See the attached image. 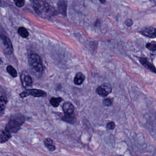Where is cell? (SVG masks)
Masks as SVG:
<instances>
[{
  "mask_svg": "<svg viewBox=\"0 0 156 156\" xmlns=\"http://www.w3.org/2000/svg\"><path fill=\"white\" fill-rule=\"evenodd\" d=\"M103 104L105 106H111L113 104L112 99H110V98H106L103 100Z\"/></svg>",
  "mask_w": 156,
  "mask_h": 156,
  "instance_id": "21",
  "label": "cell"
},
{
  "mask_svg": "<svg viewBox=\"0 0 156 156\" xmlns=\"http://www.w3.org/2000/svg\"><path fill=\"white\" fill-rule=\"evenodd\" d=\"M58 7L60 13L64 16H66L67 14V4L63 0L60 1L58 3Z\"/></svg>",
  "mask_w": 156,
  "mask_h": 156,
  "instance_id": "14",
  "label": "cell"
},
{
  "mask_svg": "<svg viewBox=\"0 0 156 156\" xmlns=\"http://www.w3.org/2000/svg\"><path fill=\"white\" fill-rule=\"evenodd\" d=\"M100 2H101L102 3L104 4L105 3V0H99Z\"/></svg>",
  "mask_w": 156,
  "mask_h": 156,
  "instance_id": "25",
  "label": "cell"
},
{
  "mask_svg": "<svg viewBox=\"0 0 156 156\" xmlns=\"http://www.w3.org/2000/svg\"><path fill=\"white\" fill-rule=\"evenodd\" d=\"M25 119L22 115L15 114L12 115L5 126V130L9 133H17L24 124Z\"/></svg>",
  "mask_w": 156,
  "mask_h": 156,
  "instance_id": "1",
  "label": "cell"
},
{
  "mask_svg": "<svg viewBox=\"0 0 156 156\" xmlns=\"http://www.w3.org/2000/svg\"><path fill=\"white\" fill-rule=\"evenodd\" d=\"M44 144L45 146L49 149V151L53 152L56 149V146L54 143V141L50 137L45 138L44 141Z\"/></svg>",
  "mask_w": 156,
  "mask_h": 156,
  "instance_id": "11",
  "label": "cell"
},
{
  "mask_svg": "<svg viewBox=\"0 0 156 156\" xmlns=\"http://www.w3.org/2000/svg\"><path fill=\"white\" fill-rule=\"evenodd\" d=\"M125 25H126L127 26L130 27L132 25L133 22L132 20V19H127L125 20Z\"/></svg>",
  "mask_w": 156,
  "mask_h": 156,
  "instance_id": "24",
  "label": "cell"
},
{
  "mask_svg": "<svg viewBox=\"0 0 156 156\" xmlns=\"http://www.w3.org/2000/svg\"><path fill=\"white\" fill-rule=\"evenodd\" d=\"M7 72L10 74V76L16 78L17 77V73L16 70L12 66H9L6 68Z\"/></svg>",
  "mask_w": 156,
  "mask_h": 156,
  "instance_id": "19",
  "label": "cell"
},
{
  "mask_svg": "<svg viewBox=\"0 0 156 156\" xmlns=\"http://www.w3.org/2000/svg\"><path fill=\"white\" fill-rule=\"evenodd\" d=\"M20 96L22 98L27 97L28 95H32L35 97H45L46 93L44 91L38 89H32L27 90L20 94Z\"/></svg>",
  "mask_w": 156,
  "mask_h": 156,
  "instance_id": "5",
  "label": "cell"
},
{
  "mask_svg": "<svg viewBox=\"0 0 156 156\" xmlns=\"http://www.w3.org/2000/svg\"><path fill=\"white\" fill-rule=\"evenodd\" d=\"M141 33L143 35L150 38H154L156 37V28L153 27H147L143 28Z\"/></svg>",
  "mask_w": 156,
  "mask_h": 156,
  "instance_id": "8",
  "label": "cell"
},
{
  "mask_svg": "<svg viewBox=\"0 0 156 156\" xmlns=\"http://www.w3.org/2000/svg\"><path fill=\"white\" fill-rule=\"evenodd\" d=\"M7 98L5 96H1V112H2L3 110L4 109L5 107V105L7 103Z\"/></svg>",
  "mask_w": 156,
  "mask_h": 156,
  "instance_id": "20",
  "label": "cell"
},
{
  "mask_svg": "<svg viewBox=\"0 0 156 156\" xmlns=\"http://www.w3.org/2000/svg\"><path fill=\"white\" fill-rule=\"evenodd\" d=\"M21 81L23 86L25 88L31 87L33 84L32 78L27 74V72L24 71L21 76Z\"/></svg>",
  "mask_w": 156,
  "mask_h": 156,
  "instance_id": "7",
  "label": "cell"
},
{
  "mask_svg": "<svg viewBox=\"0 0 156 156\" xmlns=\"http://www.w3.org/2000/svg\"><path fill=\"white\" fill-rule=\"evenodd\" d=\"M146 47L152 52L153 55H156V42L154 41L147 44Z\"/></svg>",
  "mask_w": 156,
  "mask_h": 156,
  "instance_id": "16",
  "label": "cell"
},
{
  "mask_svg": "<svg viewBox=\"0 0 156 156\" xmlns=\"http://www.w3.org/2000/svg\"><path fill=\"white\" fill-rule=\"evenodd\" d=\"M18 33L22 37L26 38L29 35L28 31L24 27H20L18 29Z\"/></svg>",
  "mask_w": 156,
  "mask_h": 156,
  "instance_id": "18",
  "label": "cell"
},
{
  "mask_svg": "<svg viewBox=\"0 0 156 156\" xmlns=\"http://www.w3.org/2000/svg\"><path fill=\"white\" fill-rule=\"evenodd\" d=\"M16 5L18 7H22L25 4L24 0H13Z\"/></svg>",
  "mask_w": 156,
  "mask_h": 156,
  "instance_id": "22",
  "label": "cell"
},
{
  "mask_svg": "<svg viewBox=\"0 0 156 156\" xmlns=\"http://www.w3.org/2000/svg\"><path fill=\"white\" fill-rule=\"evenodd\" d=\"M33 7L36 12L38 15L48 13L51 9V6L48 3L39 0L33 1Z\"/></svg>",
  "mask_w": 156,
  "mask_h": 156,
  "instance_id": "3",
  "label": "cell"
},
{
  "mask_svg": "<svg viewBox=\"0 0 156 156\" xmlns=\"http://www.w3.org/2000/svg\"><path fill=\"white\" fill-rule=\"evenodd\" d=\"M62 99L61 97L57 98H52L50 100V103L53 107H57L59 106L60 103L62 101Z\"/></svg>",
  "mask_w": 156,
  "mask_h": 156,
  "instance_id": "17",
  "label": "cell"
},
{
  "mask_svg": "<svg viewBox=\"0 0 156 156\" xmlns=\"http://www.w3.org/2000/svg\"><path fill=\"white\" fill-rule=\"evenodd\" d=\"M61 120L64 122H67L68 123L71 124H74L77 122V119L76 117L72 115V114H66L62 117Z\"/></svg>",
  "mask_w": 156,
  "mask_h": 156,
  "instance_id": "13",
  "label": "cell"
},
{
  "mask_svg": "<svg viewBox=\"0 0 156 156\" xmlns=\"http://www.w3.org/2000/svg\"><path fill=\"white\" fill-rule=\"evenodd\" d=\"M12 137V135L9 132L5 129L2 130L0 135V142L1 144H4L8 142Z\"/></svg>",
  "mask_w": 156,
  "mask_h": 156,
  "instance_id": "9",
  "label": "cell"
},
{
  "mask_svg": "<svg viewBox=\"0 0 156 156\" xmlns=\"http://www.w3.org/2000/svg\"><path fill=\"white\" fill-rule=\"evenodd\" d=\"M112 91V88L110 83H105L99 86L96 92L99 95L103 97H106Z\"/></svg>",
  "mask_w": 156,
  "mask_h": 156,
  "instance_id": "6",
  "label": "cell"
},
{
  "mask_svg": "<svg viewBox=\"0 0 156 156\" xmlns=\"http://www.w3.org/2000/svg\"><path fill=\"white\" fill-rule=\"evenodd\" d=\"M115 125L113 122H110L107 123L106 127L109 130H113L115 128Z\"/></svg>",
  "mask_w": 156,
  "mask_h": 156,
  "instance_id": "23",
  "label": "cell"
},
{
  "mask_svg": "<svg viewBox=\"0 0 156 156\" xmlns=\"http://www.w3.org/2000/svg\"><path fill=\"white\" fill-rule=\"evenodd\" d=\"M63 110L66 114H71L74 112V107L71 103L66 102L63 104Z\"/></svg>",
  "mask_w": 156,
  "mask_h": 156,
  "instance_id": "12",
  "label": "cell"
},
{
  "mask_svg": "<svg viewBox=\"0 0 156 156\" xmlns=\"http://www.w3.org/2000/svg\"><path fill=\"white\" fill-rule=\"evenodd\" d=\"M85 76L81 72L77 73L74 78V82L75 84L78 85H81L83 83L85 80Z\"/></svg>",
  "mask_w": 156,
  "mask_h": 156,
  "instance_id": "15",
  "label": "cell"
},
{
  "mask_svg": "<svg viewBox=\"0 0 156 156\" xmlns=\"http://www.w3.org/2000/svg\"><path fill=\"white\" fill-rule=\"evenodd\" d=\"M29 66L34 73L40 74L43 70L42 60L39 55L37 54H32L28 60Z\"/></svg>",
  "mask_w": 156,
  "mask_h": 156,
  "instance_id": "2",
  "label": "cell"
},
{
  "mask_svg": "<svg viewBox=\"0 0 156 156\" xmlns=\"http://www.w3.org/2000/svg\"><path fill=\"white\" fill-rule=\"evenodd\" d=\"M2 47L5 54L11 55L13 52V48L10 39L5 35L1 34Z\"/></svg>",
  "mask_w": 156,
  "mask_h": 156,
  "instance_id": "4",
  "label": "cell"
},
{
  "mask_svg": "<svg viewBox=\"0 0 156 156\" xmlns=\"http://www.w3.org/2000/svg\"><path fill=\"white\" fill-rule=\"evenodd\" d=\"M140 61L141 64L143 66L145 67L150 70L154 73H156V68L153 64L150 63L149 61H147V59L144 58H140Z\"/></svg>",
  "mask_w": 156,
  "mask_h": 156,
  "instance_id": "10",
  "label": "cell"
}]
</instances>
